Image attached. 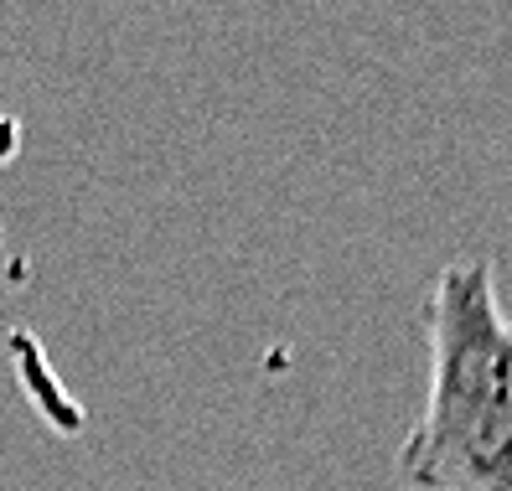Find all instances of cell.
I'll return each mask as SVG.
<instances>
[{"label":"cell","instance_id":"obj_1","mask_svg":"<svg viewBox=\"0 0 512 491\" xmlns=\"http://www.w3.org/2000/svg\"><path fill=\"white\" fill-rule=\"evenodd\" d=\"M430 393L399 445L409 491H512V321L487 254L450 259L425 300Z\"/></svg>","mask_w":512,"mask_h":491},{"label":"cell","instance_id":"obj_2","mask_svg":"<svg viewBox=\"0 0 512 491\" xmlns=\"http://www.w3.org/2000/svg\"><path fill=\"white\" fill-rule=\"evenodd\" d=\"M0 254H6V223H0Z\"/></svg>","mask_w":512,"mask_h":491}]
</instances>
